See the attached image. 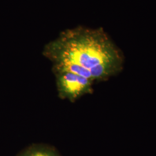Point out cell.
<instances>
[{
    "label": "cell",
    "mask_w": 156,
    "mask_h": 156,
    "mask_svg": "<svg viewBox=\"0 0 156 156\" xmlns=\"http://www.w3.org/2000/svg\"><path fill=\"white\" fill-rule=\"evenodd\" d=\"M42 55L52 64H71L86 69L94 82L113 76L123 64L120 51L101 28L64 30L44 46Z\"/></svg>",
    "instance_id": "cell-1"
},
{
    "label": "cell",
    "mask_w": 156,
    "mask_h": 156,
    "mask_svg": "<svg viewBox=\"0 0 156 156\" xmlns=\"http://www.w3.org/2000/svg\"><path fill=\"white\" fill-rule=\"evenodd\" d=\"M56 79V88L59 98L75 102L84 95L93 91L94 81L73 73L52 70Z\"/></svg>",
    "instance_id": "cell-2"
},
{
    "label": "cell",
    "mask_w": 156,
    "mask_h": 156,
    "mask_svg": "<svg viewBox=\"0 0 156 156\" xmlns=\"http://www.w3.org/2000/svg\"><path fill=\"white\" fill-rule=\"evenodd\" d=\"M17 156H62L53 146L43 144H35L25 148Z\"/></svg>",
    "instance_id": "cell-3"
}]
</instances>
